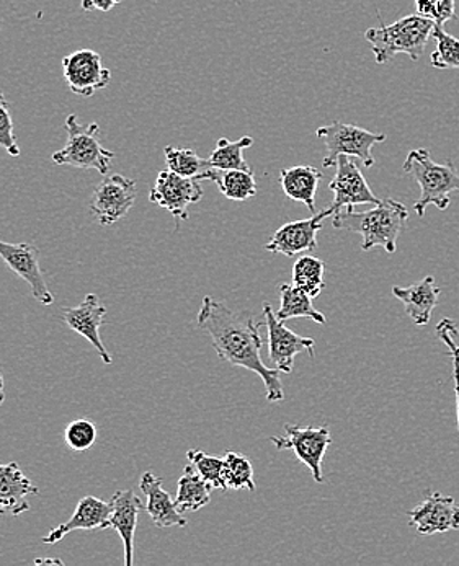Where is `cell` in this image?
Here are the masks:
<instances>
[{
    "mask_svg": "<svg viewBox=\"0 0 459 566\" xmlns=\"http://www.w3.org/2000/svg\"><path fill=\"white\" fill-rule=\"evenodd\" d=\"M197 325L210 335L212 348L219 359L232 366L244 367L262 377L267 401L275 403L284 399L280 379L282 370L277 367L270 369L260 356L263 339L259 331L262 324H257L255 318L249 315L232 311L222 302L205 296L198 312Z\"/></svg>",
    "mask_w": 459,
    "mask_h": 566,
    "instance_id": "obj_1",
    "label": "cell"
},
{
    "mask_svg": "<svg viewBox=\"0 0 459 566\" xmlns=\"http://www.w3.org/2000/svg\"><path fill=\"white\" fill-rule=\"evenodd\" d=\"M409 219V209L403 202L386 198L369 211L356 212L354 208L335 211V229L362 235V250L368 252L373 247H383L388 253L396 252L397 239Z\"/></svg>",
    "mask_w": 459,
    "mask_h": 566,
    "instance_id": "obj_2",
    "label": "cell"
},
{
    "mask_svg": "<svg viewBox=\"0 0 459 566\" xmlns=\"http://www.w3.org/2000/svg\"><path fill=\"white\" fill-rule=\"evenodd\" d=\"M378 29H368L365 33L378 64L390 63L397 54H407L410 60L419 61L435 30V23L419 13L385 25L378 12Z\"/></svg>",
    "mask_w": 459,
    "mask_h": 566,
    "instance_id": "obj_3",
    "label": "cell"
},
{
    "mask_svg": "<svg viewBox=\"0 0 459 566\" xmlns=\"http://www.w3.org/2000/svg\"><path fill=\"white\" fill-rule=\"evenodd\" d=\"M403 170L419 184L420 198L414 209L420 218H424L430 205L445 211L450 206L451 193L459 191V171L453 160L447 164L435 163L427 149L410 150Z\"/></svg>",
    "mask_w": 459,
    "mask_h": 566,
    "instance_id": "obj_4",
    "label": "cell"
},
{
    "mask_svg": "<svg viewBox=\"0 0 459 566\" xmlns=\"http://www.w3.org/2000/svg\"><path fill=\"white\" fill-rule=\"evenodd\" d=\"M67 132V143L63 149L51 156L56 166H71L81 170H97L101 175H108L115 153L105 149L101 139V126L97 123L84 126L77 116L70 115L64 122Z\"/></svg>",
    "mask_w": 459,
    "mask_h": 566,
    "instance_id": "obj_5",
    "label": "cell"
},
{
    "mask_svg": "<svg viewBox=\"0 0 459 566\" xmlns=\"http://www.w3.org/2000/svg\"><path fill=\"white\" fill-rule=\"evenodd\" d=\"M316 134L319 139L324 140L327 149V156L322 160L324 168L335 167L338 156L356 157L362 160L363 166L372 168L375 166L373 147L386 140V134L366 132L359 126L342 122H332L331 125L322 126Z\"/></svg>",
    "mask_w": 459,
    "mask_h": 566,
    "instance_id": "obj_6",
    "label": "cell"
},
{
    "mask_svg": "<svg viewBox=\"0 0 459 566\" xmlns=\"http://www.w3.org/2000/svg\"><path fill=\"white\" fill-rule=\"evenodd\" d=\"M284 436H272L270 442L279 451H293L301 464L307 467L317 483H324L322 461L332 444V434L327 427L311 428L298 424H284Z\"/></svg>",
    "mask_w": 459,
    "mask_h": 566,
    "instance_id": "obj_7",
    "label": "cell"
},
{
    "mask_svg": "<svg viewBox=\"0 0 459 566\" xmlns=\"http://www.w3.org/2000/svg\"><path fill=\"white\" fill-rule=\"evenodd\" d=\"M138 198V187L133 178L125 175H105L104 180L94 188L91 198L92 214L102 228L116 224L126 218Z\"/></svg>",
    "mask_w": 459,
    "mask_h": 566,
    "instance_id": "obj_8",
    "label": "cell"
},
{
    "mask_svg": "<svg viewBox=\"0 0 459 566\" xmlns=\"http://www.w3.org/2000/svg\"><path fill=\"white\" fill-rule=\"evenodd\" d=\"M205 191L197 178L180 177L169 168L157 175L156 184L149 193V201L166 209L176 219V229L181 221H187L188 206L197 205Z\"/></svg>",
    "mask_w": 459,
    "mask_h": 566,
    "instance_id": "obj_9",
    "label": "cell"
},
{
    "mask_svg": "<svg viewBox=\"0 0 459 566\" xmlns=\"http://www.w3.org/2000/svg\"><path fill=\"white\" fill-rule=\"evenodd\" d=\"M63 74L72 94L84 98L94 97L112 81V72L104 67L101 54L94 50H79L64 56Z\"/></svg>",
    "mask_w": 459,
    "mask_h": 566,
    "instance_id": "obj_10",
    "label": "cell"
},
{
    "mask_svg": "<svg viewBox=\"0 0 459 566\" xmlns=\"http://www.w3.org/2000/svg\"><path fill=\"white\" fill-rule=\"evenodd\" d=\"M267 331H269V356L272 365L283 374H291L294 369V358L298 353L307 352L311 358L316 356V342L306 336L294 334L284 325V322L277 318L275 312L270 304H263Z\"/></svg>",
    "mask_w": 459,
    "mask_h": 566,
    "instance_id": "obj_11",
    "label": "cell"
},
{
    "mask_svg": "<svg viewBox=\"0 0 459 566\" xmlns=\"http://www.w3.org/2000/svg\"><path fill=\"white\" fill-rule=\"evenodd\" d=\"M0 259L29 284L38 304L53 305V293L40 268V250L33 243H7L0 240Z\"/></svg>",
    "mask_w": 459,
    "mask_h": 566,
    "instance_id": "obj_12",
    "label": "cell"
},
{
    "mask_svg": "<svg viewBox=\"0 0 459 566\" xmlns=\"http://www.w3.org/2000/svg\"><path fill=\"white\" fill-rule=\"evenodd\" d=\"M332 214H335V209L331 206L325 211L314 212L313 218L288 222L273 233L265 249L270 253H280L290 259L298 253L313 252L317 247V235L322 231V222Z\"/></svg>",
    "mask_w": 459,
    "mask_h": 566,
    "instance_id": "obj_13",
    "label": "cell"
},
{
    "mask_svg": "<svg viewBox=\"0 0 459 566\" xmlns=\"http://www.w3.org/2000/svg\"><path fill=\"white\" fill-rule=\"evenodd\" d=\"M335 178L328 185L332 193H334V202L332 208L335 211L342 208H354L358 205H378L379 198L373 193L369 185L366 184L358 164L354 157L338 156L335 163Z\"/></svg>",
    "mask_w": 459,
    "mask_h": 566,
    "instance_id": "obj_14",
    "label": "cell"
},
{
    "mask_svg": "<svg viewBox=\"0 0 459 566\" xmlns=\"http://www.w3.org/2000/svg\"><path fill=\"white\" fill-rule=\"evenodd\" d=\"M409 524L423 535L448 533L459 530V504L451 496L430 493L409 511Z\"/></svg>",
    "mask_w": 459,
    "mask_h": 566,
    "instance_id": "obj_15",
    "label": "cell"
},
{
    "mask_svg": "<svg viewBox=\"0 0 459 566\" xmlns=\"http://www.w3.org/2000/svg\"><path fill=\"white\" fill-rule=\"evenodd\" d=\"M106 307L95 294H87L81 304L64 308L63 321L75 334L84 336L105 365H112V355L106 352L101 338V328L105 324Z\"/></svg>",
    "mask_w": 459,
    "mask_h": 566,
    "instance_id": "obj_16",
    "label": "cell"
},
{
    "mask_svg": "<svg viewBox=\"0 0 459 566\" xmlns=\"http://www.w3.org/2000/svg\"><path fill=\"white\" fill-rule=\"evenodd\" d=\"M109 516H112L109 501L95 499V496H84L75 506L71 520L54 527L50 534L41 538V542L43 544H58L67 534L75 533V531L109 530Z\"/></svg>",
    "mask_w": 459,
    "mask_h": 566,
    "instance_id": "obj_17",
    "label": "cell"
},
{
    "mask_svg": "<svg viewBox=\"0 0 459 566\" xmlns=\"http://www.w3.org/2000/svg\"><path fill=\"white\" fill-rule=\"evenodd\" d=\"M112 516H109V530L116 531L125 545V565L133 566L135 554V534L138 527V517L146 511V504L133 490L116 492L109 500Z\"/></svg>",
    "mask_w": 459,
    "mask_h": 566,
    "instance_id": "obj_18",
    "label": "cell"
},
{
    "mask_svg": "<svg viewBox=\"0 0 459 566\" xmlns=\"http://www.w3.org/2000/svg\"><path fill=\"white\" fill-rule=\"evenodd\" d=\"M164 480L153 472H144L139 480V489L146 496V513L159 530L167 527H187L184 513L178 511L176 500L164 490Z\"/></svg>",
    "mask_w": 459,
    "mask_h": 566,
    "instance_id": "obj_19",
    "label": "cell"
},
{
    "mask_svg": "<svg viewBox=\"0 0 459 566\" xmlns=\"http://www.w3.org/2000/svg\"><path fill=\"white\" fill-rule=\"evenodd\" d=\"M40 490L22 472L17 462L0 464V514L22 516L30 511L29 496L38 495Z\"/></svg>",
    "mask_w": 459,
    "mask_h": 566,
    "instance_id": "obj_20",
    "label": "cell"
},
{
    "mask_svg": "<svg viewBox=\"0 0 459 566\" xmlns=\"http://www.w3.org/2000/svg\"><path fill=\"white\" fill-rule=\"evenodd\" d=\"M440 293L434 276H427L414 286L393 287V296L403 302L407 317L419 327L430 324L431 312L438 305Z\"/></svg>",
    "mask_w": 459,
    "mask_h": 566,
    "instance_id": "obj_21",
    "label": "cell"
},
{
    "mask_svg": "<svg viewBox=\"0 0 459 566\" xmlns=\"http://www.w3.org/2000/svg\"><path fill=\"white\" fill-rule=\"evenodd\" d=\"M324 175L311 166H298L280 171V185L290 200L303 202L311 212H316V193Z\"/></svg>",
    "mask_w": 459,
    "mask_h": 566,
    "instance_id": "obj_22",
    "label": "cell"
},
{
    "mask_svg": "<svg viewBox=\"0 0 459 566\" xmlns=\"http://www.w3.org/2000/svg\"><path fill=\"white\" fill-rule=\"evenodd\" d=\"M201 180L216 184L222 197L231 201H248L257 195L255 175L252 170H219L211 167Z\"/></svg>",
    "mask_w": 459,
    "mask_h": 566,
    "instance_id": "obj_23",
    "label": "cell"
},
{
    "mask_svg": "<svg viewBox=\"0 0 459 566\" xmlns=\"http://www.w3.org/2000/svg\"><path fill=\"white\" fill-rule=\"evenodd\" d=\"M212 486L201 479L194 465H185L178 479L176 504L180 513L198 511L211 503Z\"/></svg>",
    "mask_w": 459,
    "mask_h": 566,
    "instance_id": "obj_24",
    "label": "cell"
},
{
    "mask_svg": "<svg viewBox=\"0 0 459 566\" xmlns=\"http://www.w3.org/2000/svg\"><path fill=\"white\" fill-rule=\"evenodd\" d=\"M277 318L282 322L291 318H311L319 325H325V315L321 314L313 304V297L294 284L280 286V308Z\"/></svg>",
    "mask_w": 459,
    "mask_h": 566,
    "instance_id": "obj_25",
    "label": "cell"
},
{
    "mask_svg": "<svg viewBox=\"0 0 459 566\" xmlns=\"http://www.w3.org/2000/svg\"><path fill=\"white\" fill-rule=\"evenodd\" d=\"M252 144L253 139L250 136H242L239 140H229L221 137L211 156L208 157V163L211 167L219 168V170H252L249 164L246 163L244 156H242Z\"/></svg>",
    "mask_w": 459,
    "mask_h": 566,
    "instance_id": "obj_26",
    "label": "cell"
},
{
    "mask_svg": "<svg viewBox=\"0 0 459 566\" xmlns=\"http://www.w3.org/2000/svg\"><path fill=\"white\" fill-rule=\"evenodd\" d=\"M325 263L316 256L304 255L294 263L293 284L310 294L311 297H319L324 290Z\"/></svg>",
    "mask_w": 459,
    "mask_h": 566,
    "instance_id": "obj_27",
    "label": "cell"
},
{
    "mask_svg": "<svg viewBox=\"0 0 459 566\" xmlns=\"http://www.w3.org/2000/svg\"><path fill=\"white\" fill-rule=\"evenodd\" d=\"M166 156L167 168L180 177L197 178L200 180L201 175L207 174L211 166L208 159H201L195 150L181 149V147L167 146L164 149Z\"/></svg>",
    "mask_w": 459,
    "mask_h": 566,
    "instance_id": "obj_28",
    "label": "cell"
},
{
    "mask_svg": "<svg viewBox=\"0 0 459 566\" xmlns=\"http://www.w3.org/2000/svg\"><path fill=\"white\" fill-rule=\"evenodd\" d=\"M225 483L228 490H249V492H255L252 462L246 455L238 454V452H226Z\"/></svg>",
    "mask_w": 459,
    "mask_h": 566,
    "instance_id": "obj_29",
    "label": "cell"
},
{
    "mask_svg": "<svg viewBox=\"0 0 459 566\" xmlns=\"http://www.w3.org/2000/svg\"><path fill=\"white\" fill-rule=\"evenodd\" d=\"M187 459L197 469V472L200 473L201 479L210 483L212 490H222V492L228 490L225 483V459L205 454L200 449L188 451Z\"/></svg>",
    "mask_w": 459,
    "mask_h": 566,
    "instance_id": "obj_30",
    "label": "cell"
},
{
    "mask_svg": "<svg viewBox=\"0 0 459 566\" xmlns=\"http://www.w3.org/2000/svg\"><path fill=\"white\" fill-rule=\"evenodd\" d=\"M435 48L431 53L430 63L435 69H459V40L445 32L444 27L435 25L434 34Z\"/></svg>",
    "mask_w": 459,
    "mask_h": 566,
    "instance_id": "obj_31",
    "label": "cell"
},
{
    "mask_svg": "<svg viewBox=\"0 0 459 566\" xmlns=\"http://www.w3.org/2000/svg\"><path fill=\"white\" fill-rule=\"evenodd\" d=\"M437 336L445 343V345H447L451 359H453L455 396H457L459 430V327L457 322L450 321V318H444V321L437 325Z\"/></svg>",
    "mask_w": 459,
    "mask_h": 566,
    "instance_id": "obj_32",
    "label": "cell"
},
{
    "mask_svg": "<svg viewBox=\"0 0 459 566\" xmlns=\"http://www.w3.org/2000/svg\"><path fill=\"white\" fill-rule=\"evenodd\" d=\"M64 441L72 451H88L97 441V427L88 420L72 421L64 430Z\"/></svg>",
    "mask_w": 459,
    "mask_h": 566,
    "instance_id": "obj_33",
    "label": "cell"
},
{
    "mask_svg": "<svg viewBox=\"0 0 459 566\" xmlns=\"http://www.w3.org/2000/svg\"><path fill=\"white\" fill-rule=\"evenodd\" d=\"M419 15L431 20L435 25L444 27L450 20L457 19V3L455 0H416Z\"/></svg>",
    "mask_w": 459,
    "mask_h": 566,
    "instance_id": "obj_34",
    "label": "cell"
},
{
    "mask_svg": "<svg viewBox=\"0 0 459 566\" xmlns=\"http://www.w3.org/2000/svg\"><path fill=\"white\" fill-rule=\"evenodd\" d=\"M0 147L9 153V156L19 157L20 147L17 143L15 133H13V119L10 115V103L6 95L0 91Z\"/></svg>",
    "mask_w": 459,
    "mask_h": 566,
    "instance_id": "obj_35",
    "label": "cell"
},
{
    "mask_svg": "<svg viewBox=\"0 0 459 566\" xmlns=\"http://www.w3.org/2000/svg\"><path fill=\"white\" fill-rule=\"evenodd\" d=\"M119 3H122V0H82V9L85 12H94V10L109 12L113 7L119 6Z\"/></svg>",
    "mask_w": 459,
    "mask_h": 566,
    "instance_id": "obj_36",
    "label": "cell"
},
{
    "mask_svg": "<svg viewBox=\"0 0 459 566\" xmlns=\"http://www.w3.org/2000/svg\"><path fill=\"white\" fill-rule=\"evenodd\" d=\"M6 401V389H3V376L2 373H0V405Z\"/></svg>",
    "mask_w": 459,
    "mask_h": 566,
    "instance_id": "obj_37",
    "label": "cell"
}]
</instances>
